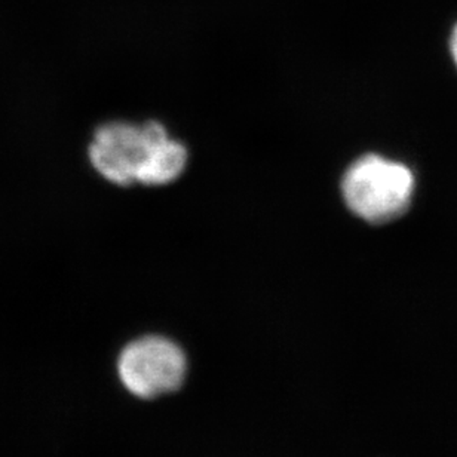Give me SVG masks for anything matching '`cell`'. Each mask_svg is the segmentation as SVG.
<instances>
[{"instance_id": "cell-1", "label": "cell", "mask_w": 457, "mask_h": 457, "mask_svg": "<svg viewBox=\"0 0 457 457\" xmlns=\"http://www.w3.org/2000/svg\"><path fill=\"white\" fill-rule=\"evenodd\" d=\"M414 183L413 172L404 163L367 154L352 163L343 176V199L355 216L382 225L407 212Z\"/></svg>"}, {"instance_id": "cell-2", "label": "cell", "mask_w": 457, "mask_h": 457, "mask_svg": "<svg viewBox=\"0 0 457 457\" xmlns=\"http://www.w3.org/2000/svg\"><path fill=\"white\" fill-rule=\"evenodd\" d=\"M186 371L185 352L162 336H145L128 343L118 358L120 382L141 400L177 391L185 382Z\"/></svg>"}, {"instance_id": "cell-3", "label": "cell", "mask_w": 457, "mask_h": 457, "mask_svg": "<svg viewBox=\"0 0 457 457\" xmlns=\"http://www.w3.org/2000/svg\"><path fill=\"white\" fill-rule=\"evenodd\" d=\"M167 134L156 120L132 125L111 122L98 128L89 145L93 167L113 185L129 186L138 181L154 143Z\"/></svg>"}, {"instance_id": "cell-4", "label": "cell", "mask_w": 457, "mask_h": 457, "mask_svg": "<svg viewBox=\"0 0 457 457\" xmlns=\"http://www.w3.org/2000/svg\"><path fill=\"white\" fill-rule=\"evenodd\" d=\"M187 152L185 145L172 140L170 136L161 137L154 143L145 168L141 170L138 181L145 186H163L171 183L185 171Z\"/></svg>"}, {"instance_id": "cell-5", "label": "cell", "mask_w": 457, "mask_h": 457, "mask_svg": "<svg viewBox=\"0 0 457 457\" xmlns=\"http://www.w3.org/2000/svg\"><path fill=\"white\" fill-rule=\"evenodd\" d=\"M450 51H452L454 64H456L457 67V24L456 26H454L453 33H452V37H450Z\"/></svg>"}]
</instances>
